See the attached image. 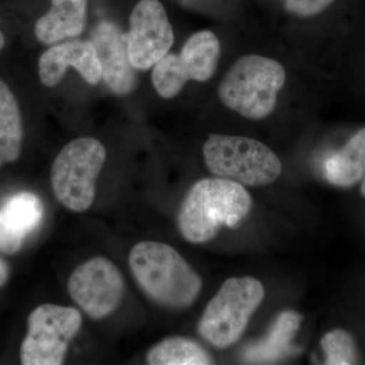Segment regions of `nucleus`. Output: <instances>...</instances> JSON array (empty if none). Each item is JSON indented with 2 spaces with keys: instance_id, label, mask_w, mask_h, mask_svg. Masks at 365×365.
<instances>
[{
  "instance_id": "f257e3e1",
  "label": "nucleus",
  "mask_w": 365,
  "mask_h": 365,
  "mask_svg": "<svg viewBox=\"0 0 365 365\" xmlns=\"http://www.w3.org/2000/svg\"><path fill=\"white\" fill-rule=\"evenodd\" d=\"M128 262L137 284L160 306L187 309L200 294V276L169 245L138 242L131 249Z\"/></svg>"
},
{
  "instance_id": "f03ea898",
  "label": "nucleus",
  "mask_w": 365,
  "mask_h": 365,
  "mask_svg": "<svg viewBox=\"0 0 365 365\" xmlns=\"http://www.w3.org/2000/svg\"><path fill=\"white\" fill-rule=\"evenodd\" d=\"M251 208V196L242 185L223 178L202 179L187 194L178 227L186 241L202 244L213 239L222 225L239 227Z\"/></svg>"
},
{
  "instance_id": "7ed1b4c3",
  "label": "nucleus",
  "mask_w": 365,
  "mask_h": 365,
  "mask_svg": "<svg viewBox=\"0 0 365 365\" xmlns=\"http://www.w3.org/2000/svg\"><path fill=\"white\" fill-rule=\"evenodd\" d=\"M287 73L279 62L260 55H247L227 72L218 88V96L228 109L248 119L261 120L275 109Z\"/></svg>"
},
{
  "instance_id": "20e7f679",
  "label": "nucleus",
  "mask_w": 365,
  "mask_h": 365,
  "mask_svg": "<svg viewBox=\"0 0 365 365\" xmlns=\"http://www.w3.org/2000/svg\"><path fill=\"white\" fill-rule=\"evenodd\" d=\"M204 162L215 176L246 186H265L279 178L282 163L265 144L248 137L211 134Z\"/></svg>"
},
{
  "instance_id": "39448f33",
  "label": "nucleus",
  "mask_w": 365,
  "mask_h": 365,
  "mask_svg": "<svg viewBox=\"0 0 365 365\" xmlns=\"http://www.w3.org/2000/svg\"><path fill=\"white\" fill-rule=\"evenodd\" d=\"M264 295L263 284L255 278L235 277L225 281L199 321L201 337L217 348L234 344L241 338Z\"/></svg>"
},
{
  "instance_id": "423d86ee",
  "label": "nucleus",
  "mask_w": 365,
  "mask_h": 365,
  "mask_svg": "<svg viewBox=\"0 0 365 365\" xmlns=\"http://www.w3.org/2000/svg\"><path fill=\"white\" fill-rule=\"evenodd\" d=\"M106 150L98 139H74L53 163L52 188L57 200L74 212L88 210L95 200L96 181L104 167Z\"/></svg>"
},
{
  "instance_id": "0eeeda50",
  "label": "nucleus",
  "mask_w": 365,
  "mask_h": 365,
  "mask_svg": "<svg viewBox=\"0 0 365 365\" xmlns=\"http://www.w3.org/2000/svg\"><path fill=\"white\" fill-rule=\"evenodd\" d=\"M83 324L78 309L46 304L36 307L28 319V334L21 346L24 365H60L69 343Z\"/></svg>"
},
{
  "instance_id": "6e6552de",
  "label": "nucleus",
  "mask_w": 365,
  "mask_h": 365,
  "mask_svg": "<svg viewBox=\"0 0 365 365\" xmlns=\"http://www.w3.org/2000/svg\"><path fill=\"white\" fill-rule=\"evenodd\" d=\"M220 56V43L211 31L193 34L182 46L181 54L168 53L153 66V86L163 98L176 97L187 81L212 78Z\"/></svg>"
},
{
  "instance_id": "1a4fd4ad",
  "label": "nucleus",
  "mask_w": 365,
  "mask_h": 365,
  "mask_svg": "<svg viewBox=\"0 0 365 365\" xmlns=\"http://www.w3.org/2000/svg\"><path fill=\"white\" fill-rule=\"evenodd\" d=\"M73 302L93 319L114 313L123 299V276L113 262L95 257L72 272L67 284Z\"/></svg>"
},
{
  "instance_id": "9d476101",
  "label": "nucleus",
  "mask_w": 365,
  "mask_h": 365,
  "mask_svg": "<svg viewBox=\"0 0 365 365\" xmlns=\"http://www.w3.org/2000/svg\"><path fill=\"white\" fill-rule=\"evenodd\" d=\"M175 36L165 7L158 0H140L130 16L127 49L132 66L146 71L169 53Z\"/></svg>"
},
{
  "instance_id": "9b49d317",
  "label": "nucleus",
  "mask_w": 365,
  "mask_h": 365,
  "mask_svg": "<svg viewBox=\"0 0 365 365\" xmlns=\"http://www.w3.org/2000/svg\"><path fill=\"white\" fill-rule=\"evenodd\" d=\"M102 78L118 95H127L136 86L135 68L132 66L127 49V35L121 33L114 24H98L91 34Z\"/></svg>"
},
{
  "instance_id": "f8f14e48",
  "label": "nucleus",
  "mask_w": 365,
  "mask_h": 365,
  "mask_svg": "<svg viewBox=\"0 0 365 365\" xmlns=\"http://www.w3.org/2000/svg\"><path fill=\"white\" fill-rule=\"evenodd\" d=\"M68 66L76 68L90 85H97L102 78V69L93 43L72 41L53 46L40 57L39 76L43 85L48 88L58 85Z\"/></svg>"
},
{
  "instance_id": "ddd939ff",
  "label": "nucleus",
  "mask_w": 365,
  "mask_h": 365,
  "mask_svg": "<svg viewBox=\"0 0 365 365\" xmlns=\"http://www.w3.org/2000/svg\"><path fill=\"white\" fill-rule=\"evenodd\" d=\"M43 217L44 206L35 194L21 192L11 197L0 208V251L18 253L26 237L39 227Z\"/></svg>"
},
{
  "instance_id": "4468645a",
  "label": "nucleus",
  "mask_w": 365,
  "mask_h": 365,
  "mask_svg": "<svg viewBox=\"0 0 365 365\" xmlns=\"http://www.w3.org/2000/svg\"><path fill=\"white\" fill-rule=\"evenodd\" d=\"M86 0H52L51 9L36 23V37L50 45L81 35L86 26Z\"/></svg>"
},
{
  "instance_id": "2eb2a0df",
  "label": "nucleus",
  "mask_w": 365,
  "mask_h": 365,
  "mask_svg": "<svg viewBox=\"0 0 365 365\" xmlns=\"http://www.w3.org/2000/svg\"><path fill=\"white\" fill-rule=\"evenodd\" d=\"M302 316L294 311L281 313L264 339L245 348L242 361L246 364H274L292 354V342L302 324Z\"/></svg>"
},
{
  "instance_id": "dca6fc26",
  "label": "nucleus",
  "mask_w": 365,
  "mask_h": 365,
  "mask_svg": "<svg viewBox=\"0 0 365 365\" xmlns=\"http://www.w3.org/2000/svg\"><path fill=\"white\" fill-rule=\"evenodd\" d=\"M327 181L334 186L348 188L365 177V127L357 131L341 150L324 163Z\"/></svg>"
},
{
  "instance_id": "f3484780",
  "label": "nucleus",
  "mask_w": 365,
  "mask_h": 365,
  "mask_svg": "<svg viewBox=\"0 0 365 365\" xmlns=\"http://www.w3.org/2000/svg\"><path fill=\"white\" fill-rule=\"evenodd\" d=\"M23 136L20 107L9 86L0 79V167L20 158Z\"/></svg>"
},
{
  "instance_id": "a211bd4d",
  "label": "nucleus",
  "mask_w": 365,
  "mask_h": 365,
  "mask_svg": "<svg viewBox=\"0 0 365 365\" xmlns=\"http://www.w3.org/2000/svg\"><path fill=\"white\" fill-rule=\"evenodd\" d=\"M146 361L150 365H207L213 364V359L195 341L173 337L153 346Z\"/></svg>"
},
{
  "instance_id": "6ab92c4d",
  "label": "nucleus",
  "mask_w": 365,
  "mask_h": 365,
  "mask_svg": "<svg viewBox=\"0 0 365 365\" xmlns=\"http://www.w3.org/2000/svg\"><path fill=\"white\" fill-rule=\"evenodd\" d=\"M329 365H351L359 361L356 345L349 333L341 329L327 333L321 341Z\"/></svg>"
},
{
  "instance_id": "aec40b11",
  "label": "nucleus",
  "mask_w": 365,
  "mask_h": 365,
  "mask_svg": "<svg viewBox=\"0 0 365 365\" xmlns=\"http://www.w3.org/2000/svg\"><path fill=\"white\" fill-rule=\"evenodd\" d=\"M335 0H284V6L288 13L307 18L321 14Z\"/></svg>"
},
{
  "instance_id": "412c9836",
  "label": "nucleus",
  "mask_w": 365,
  "mask_h": 365,
  "mask_svg": "<svg viewBox=\"0 0 365 365\" xmlns=\"http://www.w3.org/2000/svg\"><path fill=\"white\" fill-rule=\"evenodd\" d=\"M7 278H9V267H7L6 262L0 259V287L6 284Z\"/></svg>"
},
{
  "instance_id": "4be33fe9",
  "label": "nucleus",
  "mask_w": 365,
  "mask_h": 365,
  "mask_svg": "<svg viewBox=\"0 0 365 365\" xmlns=\"http://www.w3.org/2000/svg\"><path fill=\"white\" fill-rule=\"evenodd\" d=\"M6 45V38H4V34L0 32V50Z\"/></svg>"
},
{
  "instance_id": "5701e85b",
  "label": "nucleus",
  "mask_w": 365,
  "mask_h": 365,
  "mask_svg": "<svg viewBox=\"0 0 365 365\" xmlns=\"http://www.w3.org/2000/svg\"><path fill=\"white\" fill-rule=\"evenodd\" d=\"M360 191H361L362 195L365 197V177L364 182H362L361 187H360Z\"/></svg>"
}]
</instances>
